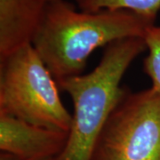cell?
<instances>
[{
    "mask_svg": "<svg viewBox=\"0 0 160 160\" xmlns=\"http://www.w3.org/2000/svg\"><path fill=\"white\" fill-rule=\"evenodd\" d=\"M58 83L31 44L0 58V112L36 126L69 132L72 114Z\"/></svg>",
    "mask_w": 160,
    "mask_h": 160,
    "instance_id": "3957f363",
    "label": "cell"
},
{
    "mask_svg": "<svg viewBox=\"0 0 160 160\" xmlns=\"http://www.w3.org/2000/svg\"><path fill=\"white\" fill-rule=\"evenodd\" d=\"M0 160H22L19 157L15 155L8 153V152H3L1 151L0 154Z\"/></svg>",
    "mask_w": 160,
    "mask_h": 160,
    "instance_id": "9c48e42d",
    "label": "cell"
},
{
    "mask_svg": "<svg viewBox=\"0 0 160 160\" xmlns=\"http://www.w3.org/2000/svg\"><path fill=\"white\" fill-rule=\"evenodd\" d=\"M48 1H52V0H48Z\"/></svg>",
    "mask_w": 160,
    "mask_h": 160,
    "instance_id": "8fae6325",
    "label": "cell"
},
{
    "mask_svg": "<svg viewBox=\"0 0 160 160\" xmlns=\"http://www.w3.org/2000/svg\"><path fill=\"white\" fill-rule=\"evenodd\" d=\"M48 0H0V58L31 44Z\"/></svg>",
    "mask_w": 160,
    "mask_h": 160,
    "instance_id": "8992f818",
    "label": "cell"
},
{
    "mask_svg": "<svg viewBox=\"0 0 160 160\" xmlns=\"http://www.w3.org/2000/svg\"><path fill=\"white\" fill-rule=\"evenodd\" d=\"M31 160H54V158H42V159H31Z\"/></svg>",
    "mask_w": 160,
    "mask_h": 160,
    "instance_id": "30bf717a",
    "label": "cell"
},
{
    "mask_svg": "<svg viewBox=\"0 0 160 160\" xmlns=\"http://www.w3.org/2000/svg\"><path fill=\"white\" fill-rule=\"evenodd\" d=\"M155 22L126 10H80L48 1L31 45L55 80L83 73L91 54L117 40L143 38Z\"/></svg>",
    "mask_w": 160,
    "mask_h": 160,
    "instance_id": "6da1fadb",
    "label": "cell"
},
{
    "mask_svg": "<svg viewBox=\"0 0 160 160\" xmlns=\"http://www.w3.org/2000/svg\"><path fill=\"white\" fill-rule=\"evenodd\" d=\"M146 50L143 38L117 40L105 47L91 72L57 82L71 98L73 114L67 143L54 160H92L104 126L126 92L121 86L122 78Z\"/></svg>",
    "mask_w": 160,
    "mask_h": 160,
    "instance_id": "7a4b0ae2",
    "label": "cell"
},
{
    "mask_svg": "<svg viewBox=\"0 0 160 160\" xmlns=\"http://www.w3.org/2000/svg\"><path fill=\"white\" fill-rule=\"evenodd\" d=\"M80 10H126L155 22L160 11V0H75Z\"/></svg>",
    "mask_w": 160,
    "mask_h": 160,
    "instance_id": "52a82bcc",
    "label": "cell"
},
{
    "mask_svg": "<svg viewBox=\"0 0 160 160\" xmlns=\"http://www.w3.org/2000/svg\"><path fill=\"white\" fill-rule=\"evenodd\" d=\"M67 140V132L36 126L0 112V149L22 160L56 158Z\"/></svg>",
    "mask_w": 160,
    "mask_h": 160,
    "instance_id": "5b68a950",
    "label": "cell"
},
{
    "mask_svg": "<svg viewBox=\"0 0 160 160\" xmlns=\"http://www.w3.org/2000/svg\"><path fill=\"white\" fill-rule=\"evenodd\" d=\"M148 54L143 60V70L151 81V88L160 94V26L153 25L143 37Z\"/></svg>",
    "mask_w": 160,
    "mask_h": 160,
    "instance_id": "ba28073f",
    "label": "cell"
},
{
    "mask_svg": "<svg viewBox=\"0 0 160 160\" xmlns=\"http://www.w3.org/2000/svg\"><path fill=\"white\" fill-rule=\"evenodd\" d=\"M92 160H160V94L127 92L107 121Z\"/></svg>",
    "mask_w": 160,
    "mask_h": 160,
    "instance_id": "277c9868",
    "label": "cell"
}]
</instances>
